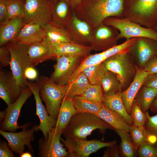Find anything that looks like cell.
<instances>
[{"mask_svg": "<svg viewBox=\"0 0 157 157\" xmlns=\"http://www.w3.org/2000/svg\"><path fill=\"white\" fill-rule=\"evenodd\" d=\"M73 10L69 2L63 0H54L51 22L66 27L72 17Z\"/></svg>", "mask_w": 157, "mask_h": 157, "instance_id": "obj_25", "label": "cell"}, {"mask_svg": "<svg viewBox=\"0 0 157 157\" xmlns=\"http://www.w3.org/2000/svg\"><path fill=\"white\" fill-rule=\"evenodd\" d=\"M123 18L155 29L157 26V0H125Z\"/></svg>", "mask_w": 157, "mask_h": 157, "instance_id": "obj_3", "label": "cell"}, {"mask_svg": "<svg viewBox=\"0 0 157 157\" xmlns=\"http://www.w3.org/2000/svg\"><path fill=\"white\" fill-rule=\"evenodd\" d=\"M103 23L119 31V39L125 38L127 40L134 38L144 37L157 42L156 30L143 27L126 18L110 17L105 19Z\"/></svg>", "mask_w": 157, "mask_h": 157, "instance_id": "obj_6", "label": "cell"}, {"mask_svg": "<svg viewBox=\"0 0 157 157\" xmlns=\"http://www.w3.org/2000/svg\"><path fill=\"white\" fill-rule=\"evenodd\" d=\"M11 61L10 52L6 45L0 47V69L10 66Z\"/></svg>", "mask_w": 157, "mask_h": 157, "instance_id": "obj_42", "label": "cell"}, {"mask_svg": "<svg viewBox=\"0 0 157 157\" xmlns=\"http://www.w3.org/2000/svg\"><path fill=\"white\" fill-rule=\"evenodd\" d=\"M33 94L28 87L22 90L18 99L0 112V130L9 132H15L18 129H27L32 124L28 122L19 126L17 121L21 109L28 99Z\"/></svg>", "mask_w": 157, "mask_h": 157, "instance_id": "obj_8", "label": "cell"}, {"mask_svg": "<svg viewBox=\"0 0 157 157\" xmlns=\"http://www.w3.org/2000/svg\"><path fill=\"white\" fill-rule=\"evenodd\" d=\"M85 75L81 73L72 82L67 85V90L65 97L72 98L83 94L90 85Z\"/></svg>", "mask_w": 157, "mask_h": 157, "instance_id": "obj_32", "label": "cell"}, {"mask_svg": "<svg viewBox=\"0 0 157 157\" xmlns=\"http://www.w3.org/2000/svg\"><path fill=\"white\" fill-rule=\"evenodd\" d=\"M115 131L121 139L119 149L121 156L125 157H134L138 155V149L134 144L130 133L116 129Z\"/></svg>", "mask_w": 157, "mask_h": 157, "instance_id": "obj_34", "label": "cell"}, {"mask_svg": "<svg viewBox=\"0 0 157 157\" xmlns=\"http://www.w3.org/2000/svg\"><path fill=\"white\" fill-rule=\"evenodd\" d=\"M35 81L39 87L40 96L45 103L48 113L57 120L62 102L66 95L67 85L56 83L45 76H38Z\"/></svg>", "mask_w": 157, "mask_h": 157, "instance_id": "obj_4", "label": "cell"}, {"mask_svg": "<svg viewBox=\"0 0 157 157\" xmlns=\"http://www.w3.org/2000/svg\"><path fill=\"white\" fill-rule=\"evenodd\" d=\"M25 1V0H5L9 19L15 18L24 17Z\"/></svg>", "mask_w": 157, "mask_h": 157, "instance_id": "obj_37", "label": "cell"}, {"mask_svg": "<svg viewBox=\"0 0 157 157\" xmlns=\"http://www.w3.org/2000/svg\"><path fill=\"white\" fill-rule=\"evenodd\" d=\"M24 25L23 18L20 17L12 19L0 25V46L14 40Z\"/></svg>", "mask_w": 157, "mask_h": 157, "instance_id": "obj_26", "label": "cell"}, {"mask_svg": "<svg viewBox=\"0 0 157 157\" xmlns=\"http://www.w3.org/2000/svg\"><path fill=\"white\" fill-rule=\"evenodd\" d=\"M46 37L43 26L32 21L23 26L17 37L13 41L27 45L40 42Z\"/></svg>", "mask_w": 157, "mask_h": 157, "instance_id": "obj_22", "label": "cell"}, {"mask_svg": "<svg viewBox=\"0 0 157 157\" xmlns=\"http://www.w3.org/2000/svg\"><path fill=\"white\" fill-rule=\"evenodd\" d=\"M71 99L77 113L97 115L102 104V102L91 101L81 95L74 96Z\"/></svg>", "mask_w": 157, "mask_h": 157, "instance_id": "obj_30", "label": "cell"}, {"mask_svg": "<svg viewBox=\"0 0 157 157\" xmlns=\"http://www.w3.org/2000/svg\"><path fill=\"white\" fill-rule=\"evenodd\" d=\"M27 51L31 66L34 67L43 62L56 59L51 44L46 37L40 42L28 45Z\"/></svg>", "mask_w": 157, "mask_h": 157, "instance_id": "obj_21", "label": "cell"}, {"mask_svg": "<svg viewBox=\"0 0 157 157\" xmlns=\"http://www.w3.org/2000/svg\"><path fill=\"white\" fill-rule=\"evenodd\" d=\"M77 113L71 98L65 97L62 102L54 127L56 132L63 134L72 117Z\"/></svg>", "mask_w": 157, "mask_h": 157, "instance_id": "obj_24", "label": "cell"}, {"mask_svg": "<svg viewBox=\"0 0 157 157\" xmlns=\"http://www.w3.org/2000/svg\"><path fill=\"white\" fill-rule=\"evenodd\" d=\"M125 0H82L74 10L78 17L92 29L110 17L123 18Z\"/></svg>", "mask_w": 157, "mask_h": 157, "instance_id": "obj_1", "label": "cell"}, {"mask_svg": "<svg viewBox=\"0 0 157 157\" xmlns=\"http://www.w3.org/2000/svg\"><path fill=\"white\" fill-rule=\"evenodd\" d=\"M53 0H25L24 24L32 21L43 27L51 22Z\"/></svg>", "mask_w": 157, "mask_h": 157, "instance_id": "obj_10", "label": "cell"}, {"mask_svg": "<svg viewBox=\"0 0 157 157\" xmlns=\"http://www.w3.org/2000/svg\"><path fill=\"white\" fill-rule=\"evenodd\" d=\"M6 45L10 53V66L14 78L22 90L28 88L24 72L27 67L32 66L28 53V45L15 41Z\"/></svg>", "mask_w": 157, "mask_h": 157, "instance_id": "obj_5", "label": "cell"}, {"mask_svg": "<svg viewBox=\"0 0 157 157\" xmlns=\"http://www.w3.org/2000/svg\"><path fill=\"white\" fill-rule=\"evenodd\" d=\"M157 95V89L144 86L138 92L135 99L139 104L142 111H148Z\"/></svg>", "mask_w": 157, "mask_h": 157, "instance_id": "obj_33", "label": "cell"}, {"mask_svg": "<svg viewBox=\"0 0 157 157\" xmlns=\"http://www.w3.org/2000/svg\"><path fill=\"white\" fill-rule=\"evenodd\" d=\"M43 27L46 38L51 43L74 42L65 27L51 22Z\"/></svg>", "mask_w": 157, "mask_h": 157, "instance_id": "obj_28", "label": "cell"}, {"mask_svg": "<svg viewBox=\"0 0 157 157\" xmlns=\"http://www.w3.org/2000/svg\"><path fill=\"white\" fill-rule=\"evenodd\" d=\"M143 85L157 89V74L149 75Z\"/></svg>", "mask_w": 157, "mask_h": 157, "instance_id": "obj_46", "label": "cell"}, {"mask_svg": "<svg viewBox=\"0 0 157 157\" xmlns=\"http://www.w3.org/2000/svg\"><path fill=\"white\" fill-rule=\"evenodd\" d=\"M27 85L32 91L35 100L36 115L38 117L40 120V124L38 125L39 130L42 132L44 137L47 139L49 131L55 127L57 120L49 114L46 108L42 104L40 95L39 87L37 83L28 81Z\"/></svg>", "mask_w": 157, "mask_h": 157, "instance_id": "obj_17", "label": "cell"}, {"mask_svg": "<svg viewBox=\"0 0 157 157\" xmlns=\"http://www.w3.org/2000/svg\"><path fill=\"white\" fill-rule=\"evenodd\" d=\"M20 156V157H32V154L29 152H24L21 154Z\"/></svg>", "mask_w": 157, "mask_h": 157, "instance_id": "obj_51", "label": "cell"}, {"mask_svg": "<svg viewBox=\"0 0 157 157\" xmlns=\"http://www.w3.org/2000/svg\"><path fill=\"white\" fill-rule=\"evenodd\" d=\"M14 151L5 141L0 140V157H14Z\"/></svg>", "mask_w": 157, "mask_h": 157, "instance_id": "obj_43", "label": "cell"}, {"mask_svg": "<svg viewBox=\"0 0 157 157\" xmlns=\"http://www.w3.org/2000/svg\"><path fill=\"white\" fill-rule=\"evenodd\" d=\"M130 115L133 124L138 126L144 125L147 119L146 114L142 110L139 104L135 99L132 104Z\"/></svg>", "mask_w": 157, "mask_h": 157, "instance_id": "obj_39", "label": "cell"}, {"mask_svg": "<svg viewBox=\"0 0 157 157\" xmlns=\"http://www.w3.org/2000/svg\"><path fill=\"white\" fill-rule=\"evenodd\" d=\"M119 33L115 28L102 23L92 30L90 46L95 51H103L117 45Z\"/></svg>", "mask_w": 157, "mask_h": 157, "instance_id": "obj_11", "label": "cell"}, {"mask_svg": "<svg viewBox=\"0 0 157 157\" xmlns=\"http://www.w3.org/2000/svg\"><path fill=\"white\" fill-rule=\"evenodd\" d=\"M97 129L103 133L107 129L114 130L97 115L77 113L72 117L63 134L65 138L86 140L88 136Z\"/></svg>", "mask_w": 157, "mask_h": 157, "instance_id": "obj_2", "label": "cell"}, {"mask_svg": "<svg viewBox=\"0 0 157 157\" xmlns=\"http://www.w3.org/2000/svg\"><path fill=\"white\" fill-rule=\"evenodd\" d=\"M135 69V74L132 82L128 87L121 93L123 103L127 112L129 115L136 95L149 75L143 68H139L136 65Z\"/></svg>", "mask_w": 157, "mask_h": 157, "instance_id": "obj_20", "label": "cell"}, {"mask_svg": "<svg viewBox=\"0 0 157 157\" xmlns=\"http://www.w3.org/2000/svg\"><path fill=\"white\" fill-rule=\"evenodd\" d=\"M55 58L63 56H78L85 57L93 50L90 46H85L72 42L51 43Z\"/></svg>", "mask_w": 157, "mask_h": 157, "instance_id": "obj_23", "label": "cell"}, {"mask_svg": "<svg viewBox=\"0 0 157 157\" xmlns=\"http://www.w3.org/2000/svg\"><path fill=\"white\" fill-rule=\"evenodd\" d=\"M145 113L147 119L144 126L148 133L156 138L157 143V113L151 116L148 112Z\"/></svg>", "mask_w": 157, "mask_h": 157, "instance_id": "obj_41", "label": "cell"}, {"mask_svg": "<svg viewBox=\"0 0 157 157\" xmlns=\"http://www.w3.org/2000/svg\"><path fill=\"white\" fill-rule=\"evenodd\" d=\"M115 130L130 133V126L119 115L110 109L102 103L97 115Z\"/></svg>", "mask_w": 157, "mask_h": 157, "instance_id": "obj_27", "label": "cell"}, {"mask_svg": "<svg viewBox=\"0 0 157 157\" xmlns=\"http://www.w3.org/2000/svg\"><path fill=\"white\" fill-rule=\"evenodd\" d=\"M81 95L91 101L102 103L104 97L101 85H90Z\"/></svg>", "mask_w": 157, "mask_h": 157, "instance_id": "obj_38", "label": "cell"}, {"mask_svg": "<svg viewBox=\"0 0 157 157\" xmlns=\"http://www.w3.org/2000/svg\"><path fill=\"white\" fill-rule=\"evenodd\" d=\"M129 50L117 53L102 63L108 71L116 75L123 87L133 78L136 72V65L133 62Z\"/></svg>", "mask_w": 157, "mask_h": 157, "instance_id": "obj_7", "label": "cell"}, {"mask_svg": "<svg viewBox=\"0 0 157 157\" xmlns=\"http://www.w3.org/2000/svg\"><path fill=\"white\" fill-rule=\"evenodd\" d=\"M84 58L78 56L56 57V63L53 66L54 70L50 78L56 83L67 84Z\"/></svg>", "mask_w": 157, "mask_h": 157, "instance_id": "obj_12", "label": "cell"}, {"mask_svg": "<svg viewBox=\"0 0 157 157\" xmlns=\"http://www.w3.org/2000/svg\"><path fill=\"white\" fill-rule=\"evenodd\" d=\"M104 95H109L121 93L123 86L116 75L107 71L101 82Z\"/></svg>", "mask_w": 157, "mask_h": 157, "instance_id": "obj_31", "label": "cell"}, {"mask_svg": "<svg viewBox=\"0 0 157 157\" xmlns=\"http://www.w3.org/2000/svg\"><path fill=\"white\" fill-rule=\"evenodd\" d=\"M136 39L134 38L126 40L124 42L108 49L94 54H89L84 57L73 74L77 76L86 67L103 63L110 57L118 53L129 50Z\"/></svg>", "mask_w": 157, "mask_h": 157, "instance_id": "obj_16", "label": "cell"}, {"mask_svg": "<svg viewBox=\"0 0 157 157\" xmlns=\"http://www.w3.org/2000/svg\"><path fill=\"white\" fill-rule=\"evenodd\" d=\"M63 0V1H65L67 2H69H69L70 1V0Z\"/></svg>", "mask_w": 157, "mask_h": 157, "instance_id": "obj_52", "label": "cell"}, {"mask_svg": "<svg viewBox=\"0 0 157 157\" xmlns=\"http://www.w3.org/2000/svg\"><path fill=\"white\" fill-rule=\"evenodd\" d=\"M22 90L14 78L11 72L0 69V97L7 106L18 99Z\"/></svg>", "mask_w": 157, "mask_h": 157, "instance_id": "obj_19", "label": "cell"}, {"mask_svg": "<svg viewBox=\"0 0 157 157\" xmlns=\"http://www.w3.org/2000/svg\"><path fill=\"white\" fill-rule=\"evenodd\" d=\"M138 153L140 157H157V143L147 141L142 143L138 148Z\"/></svg>", "mask_w": 157, "mask_h": 157, "instance_id": "obj_40", "label": "cell"}, {"mask_svg": "<svg viewBox=\"0 0 157 157\" xmlns=\"http://www.w3.org/2000/svg\"><path fill=\"white\" fill-rule=\"evenodd\" d=\"M129 52L137 60L140 68H143L151 60L157 56V42L144 37L136 38Z\"/></svg>", "mask_w": 157, "mask_h": 157, "instance_id": "obj_15", "label": "cell"}, {"mask_svg": "<svg viewBox=\"0 0 157 157\" xmlns=\"http://www.w3.org/2000/svg\"><path fill=\"white\" fill-rule=\"evenodd\" d=\"M130 129L131 138L138 149L140 144L145 142L157 143L156 138L148 133L144 125L138 126L133 124L130 126Z\"/></svg>", "mask_w": 157, "mask_h": 157, "instance_id": "obj_35", "label": "cell"}, {"mask_svg": "<svg viewBox=\"0 0 157 157\" xmlns=\"http://www.w3.org/2000/svg\"><path fill=\"white\" fill-rule=\"evenodd\" d=\"M150 110L153 113H157V95L152 104Z\"/></svg>", "mask_w": 157, "mask_h": 157, "instance_id": "obj_49", "label": "cell"}, {"mask_svg": "<svg viewBox=\"0 0 157 157\" xmlns=\"http://www.w3.org/2000/svg\"><path fill=\"white\" fill-rule=\"evenodd\" d=\"M143 68L149 75L157 74V56L149 61Z\"/></svg>", "mask_w": 157, "mask_h": 157, "instance_id": "obj_45", "label": "cell"}, {"mask_svg": "<svg viewBox=\"0 0 157 157\" xmlns=\"http://www.w3.org/2000/svg\"><path fill=\"white\" fill-rule=\"evenodd\" d=\"M155 30H156L157 31V26L156 28H155Z\"/></svg>", "mask_w": 157, "mask_h": 157, "instance_id": "obj_53", "label": "cell"}, {"mask_svg": "<svg viewBox=\"0 0 157 157\" xmlns=\"http://www.w3.org/2000/svg\"><path fill=\"white\" fill-rule=\"evenodd\" d=\"M110 148L106 151L104 156L119 157L120 156L119 149L117 145L110 147Z\"/></svg>", "mask_w": 157, "mask_h": 157, "instance_id": "obj_48", "label": "cell"}, {"mask_svg": "<svg viewBox=\"0 0 157 157\" xmlns=\"http://www.w3.org/2000/svg\"><path fill=\"white\" fill-rule=\"evenodd\" d=\"M22 130L17 133L0 130V134L7 141L10 147L19 156L24 152L25 146L30 151L33 152L31 142L34 140V132L39 130L38 126L35 125L30 129Z\"/></svg>", "mask_w": 157, "mask_h": 157, "instance_id": "obj_13", "label": "cell"}, {"mask_svg": "<svg viewBox=\"0 0 157 157\" xmlns=\"http://www.w3.org/2000/svg\"><path fill=\"white\" fill-rule=\"evenodd\" d=\"M66 28L73 41L82 45L90 46L92 29L88 23L78 17L74 10Z\"/></svg>", "mask_w": 157, "mask_h": 157, "instance_id": "obj_18", "label": "cell"}, {"mask_svg": "<svg viewBox=\"0 0 157 157\" xmlns=\"http://www.w3.org/2000/svg\"><path fill=\"white\" fill-rule=\"evenodd\" d=\"M108 71L102 63L85 67L82 72L86 76L92 85H101L102 78Z\"/></svg>", "mask_w": 157, "mask_h": 157, "instance_id": "obj_36", "label": "cell"}, {"mask_svg": "<svg viewBox=\"0 0 157 157\" xmlns=\"http://www.w3.org/2000/svg\"><path fill=\"white\" fill-rule=\"evenodd\" d=\"M121 93L109 95H104L102 103L110 109L119 115L130 125L133 124L130 115L127 112L123 103Z\"/></svg>", "mask_w": 157, "mask_h": 157, "instance_id": "obj_29", "label": "cell"}, {"mask_svg": "<svg viewBox=\"0 0 157 157\" xmlns=\"http://www.w3.org/2000/svg\"><path fill=\"white\" fill-rule=\"evenodd\" d=\"M82 1V0H70L69 3L72 9L74 10Z\"/></svg>", "mask_w": 157, "mask_h": 157, "instance_id": "obj_50", "label": "cell"}, {"mask_svg": "<svg viewBox=\"0 0 157 157\" xmlns=\"http://www.w3.org/2000/svg\"><path fill=\"white\" fill-rule=\"evenodd\" d=\"M9 20L5 0H0V25L6 24Z\"/></svg>", "mask_w": 157, "mask_h": 157, "instance_id": "obj_44", "label": "cell"}, {"mask_svg": "<svg viewBox=\"0 0 157 157\" xmlns=\"http://www.w3.org/2000/svg\"><path fill=\"white\" fill-rule=\"evenodd\" d=\"M62 134L56 132L54 127L50 129L47 139H45L43 137L38 141V156L41 157H68V151L60 142Z\"/></svg>", "mask_w": 157, "mask_h": 157, "instance_id": "obj_14", "label": "cell"}, {"mask_svg": "<svg viewBox=\"0 0 157 157\" xmlns=\"http://www.w3.org/2000/svg\"><path fill=\"white\" fill-rule=\"evenodd\" d=\"M60 138L61 142L68 150V157H87L101 148L110 147L116 145L117 141L113 140L104 142L99 140H87L77 138Z\"/></svg>", "mask_w": 157, "mask_h": 157, "instance_id": "obj_9", "label": "cell"}, {"mask_svg": "<svg viewBox=\"0 0 157 157\" xmlns=\"http://www.w3.org/2000/svg\"><path fill=\"white\" fill-rule=\"evenodd\" d=\"M24 75L26 79L30 80H35L38 77L37 71L34 67L32 66H29L26 69Z\"/></svg>", "mask_w": 157, "mask_h": 157, "instance_id": "obj_47", "label": "cell"}]
</instances>
